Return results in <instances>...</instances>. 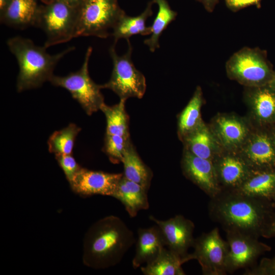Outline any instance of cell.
Masks as SVG:
<instances>
[{
    "instance_id": "obj_1",
    "label": "cell",
    "mask_w": 275,
    "mask_h": 275,
    "mask_svg": "<svg viewBox=\"0 0 275 275\" xmlns=\"http://www.w3.org/2000/svg\"><path fill=\"white\" fill-rule=\"evenodd\" d=\"M135 242L133 232L120 218L105 216L93 224L85 233L82 262L95 269L115 266Z\"/></svg>"
},
{
    "instance_id": "obj_2",
    "label": "cell",
    "mask_w": 275,
    "mask_h": 275,
    "mask_svg": "<svg viewBox=\"0 0 275 275\" xmlns=\"http://www.w3.org/2000/svg\"><path fill=\"white\" fill-rule=\"evenodd\" d=\"M211 217L228 231H238L258 238L270 214L266 200L250 197L230 190L211 198Z\"/></svg>"
},
{
    "instance_id": "obj_3",
    "label": "cell",
    "mask_w": 275,
    "mask_h": 275,
    "mask_svg": "<svg viewBox=\"0 0 275 275\" xmlns=\"http://www.w3.org/2000/svg\"><path fill=\"white\" fill-rule=\"evenodd\" d=\"M7 45L19 67L16 84L18 92L39 87L49 81L59 61L74 49L70 47L61 52L50 54L45 46H37L31 40L20 36L9 39Z\"/></svg>"
},
{
    "instance_id": "obj_4",
    "label": "cell",
    "mask_w": 275,
    "mask_h": 275,
    "mask_svg": "<svg viewBox=\"0 0 275 275\" xmlns=\"http://www.w3.org/2000/svg\"><path fill=\"white\" fill-rule=\"evenodd\" d=\"M78 9L57 0L40 7L35 26L46 35L44 46L65 43L76 38Z\"/></svg>"
},
{
    "instance_id": "obj_5",
    "label": "cell",
    "mask_w": 275,
    "mask_h": 275,
    "mask_svg": "<svg viewBox=\"0 0 275 275\" xmlns=\"http://www.w3.org/2000/svg\"><path fill=\"white\" fill-rule=\"evenodd\" d=\"M124 12L117 0H84L78 9L76 37L107 38Z\"/></svg>"
},
{
    "instance_id": "obj_6",
    "label": "cell",
    "mask_w": 275,
    "mask_h": 275,
    "mask_svg": "<svg viewBox=\"0 0 275 275\" xmlns=\"http://www.w3.org/2000/svg\"><path fill=\"white\" fill-rule=\"evenodd\" d=\"M226 69L229 77L253 87L268 85L273 73L264 50L243 47L228 60Z\"/></svg>"
},
{
    "instance_id": "obj_7",
    "label": "cell",
    "mask_w": 275,
    "mask_h": 275,
    "mask_svg": "<svg viewBox=\"0 0 275 275\" xmlns=\"http://www.w3.org/2000/svg\"><path fill=\"white\" fill-rule=\"evenodd\" d=\"M128 49L119 56L114 44L109 49L113 61V70L108 82L101 85L102 89H108L115 92L120 99L127 100L130 97L142 98L146 91V78L142 72L136 69L132 60V47L127 40Z\"/></svg>"
},
{
    "instance_id": "obj_8",
    "label": "cell",
    "mask_w": 275,
    "mask_h": 275,
    "mask_svg": "<svg viewBox=\"0 0 275 275\" xmlns=\"http://www.w3.org/2000/svg\"><path fill=\"white\" fill-rule=\"evenodd\" d=\"M92 48L89 47L80 68L66 76L53 75L49 81L54 86L67 90L81 106L88 115H91L104 103L101 93V85H97L91 78L89 73V62Z\"/></svg>"
},
{
    "instance_id": "obj_9",
    "label": "cell",
    "mask_w": 275,
    "mask_h": 275,
    "mask_svg": "<svg viewBox=\"0 0 275 275\" xmlns=\"http://www.w3.org/2000/svg\"><path fill=\"white\" fill-rule=\"evenodd\" d=\"M193 247L194 250L192 254H189V260L195 259L198 261L203 274H226L229 247L227 241L221 237L217 228L195 239Z\"/></svg>"
},
{
    "instance_id": "obj_10",
    "label": "cell",
    "mask_w": 275,
    "mask_h": 275,
    "mask_svg": "<svg viewBox=\"0 0 275 275\" xmlns=\"http://www.w3.org/2000/svg\"><path fill=\"white\" fill-rule=\"evenodd\" d=\"M229 251L226 261L227 272L251 267L258 258L271 248L257 238L235 231H228Z\"/></svg>"
},
{
    "instance_id": "obj_11",
    "label": "cell",
    "mask_w": 275,
    "mask_h": 275,
    "mask_svg": "<svg viewBox=\"0 0 275 275\" xmlns=\"http://www.w3.org/2000/svg\"><path fill=\"white\" fill-rule=\"evenodd\" d=\"M149 218L161 229L168 249L182 258L185 263L189 261L188 250L193 247L195 241L193 222L181 215L165 221L157 219L153 215Z\"/></svg>"
},
{
    "instance_id": "obj_12",
    "label": "cell",
    "mask_w": 275,
    "mask_h": 275,
    "mask_svg": "<svg viewBox=\"0 0 275 275\" xmlns=\"http://www.w3.org/2000/svg\"><path fill=\"white\" fill-rule=\"evenodd\" d=\"M123 176V173H108L81 167L69 184L73 191L82 196L113 197Z\"/></svg>"
},
{
    "instance_id": "obj_13",
    "label": "cell",
    "mask_w": 275,
    "mask_h": 275,
    "mask_svg": "<svg viewBox=\"0 0 275 275\" xmlns=\"http://www.w3.org/2000/svg\"><path fill=\"white\" fill-rule=\"evenodd\" d=\"M181 164L186 177L211 198L222 191L212 160L197 156L186 150Z\"/></svg>"
},
{
    "instance_id": "obj_14",
    "label": "cell",
    "mask_w": 275,
    "mask_h": 275,
    "mask_svg": "<svg viewBox=\"0 0 275 275\" xmlns=\"http://www.w3.org/2000/svg\"><path fill=\"white\" fill-rule=\"evenodd\" d=\"M138 235L135 255L132 260L134 269L154 260L166 246L162 231L156 225L139 228Z\"/></svg>"
},
{
    "instance_id": "obj_15",
    "label": "cell",
    "mask_w": 275,
    "mask_h": 275,
    "mask_svg": "<svg viewBox=\"0 0 275 275\" xmlns=\"http://www.w3.org/2000/svg\"><path fill=\"white\" fill-rule=\"evenodd\" d=\"M254 170H269L275 167V146L264 134L255 135L248 144L244 159Z\"/></svg>"
},
{
    "instance_id": "obj_16",
    "label": "cell",
    "mask_w": 275,
    "mask_h": 275,
    "mask_svg": "<svg viewBox=\"0 0 275 275\" xmlns=\"http://www.w3.org/2000/svg\"><path fill=\"white\" fill-rule=\"evenodd\" d=\"M40 7L37 0H9L1 21L19 29L35 26Z\"/></svg>"
},
{
    "instance_id": "obj_17",
    "label": "cell",
    "mask_w": 275,
    "mask_h": 275,
    "mask_svg": "<svg viewBox=\"0 0 275 275\" xmlns=\"http://www.w3.org/2000/svg\"><path fill=\"white\" fill-rule=\"evenodd\" d=\"M214 166L219 185L230 190L238 187L252 170L244 159L232 155L222 157Z\"/></svg>"
},
{
    "instance_id": "obj_18",
    "label": "cell",
    "mask_w": 275,
    "mask_h": 275,
    "mask_svg": "<svg viewBox=\"0 0 275 275\" xmlns=\"http://www.w3.org/2000/svg\"><path fill=\"white\" fill-rule=\"evenodd\" d=\"M147 192L142 185L123 176L113 197L123 204L131 217H134L140 210L149 208Z\"/></svg>"
},
{
    "instance_id": "obj_19",
    "label": "cell",
    "mask_w": 275,
    "mask_h": 275,
    "mask_svg": "<svg viewBox=\"0 0 275 275\" xmlns=\"http://www.w3.org/2000/svg\"><path fill=\"white\" fill-rule=\"evenodd\" d=\"M234 190L252 198L271 200L275 191V172L252 169L243 183Z\"/></svg>"
},
{
    "instance_id": "obj_20",
    "label": "cell",
    "mask_w": 275,
    "mask_h": 275,
    "mask_svg": "<svg viewBox=\"0 0 275 275\" xmlns=\"http://www.w3.org/2000/svg\"><path fill=\"white\" fill-rule=\"evenodd\" d=\"M152 1L149 2L146 9L140 15L130 16L124 12L119 18L113 29L111 35L114 39V44H116L120 39L126 40L133 35L143 36L151 35V26L146 25L147 19L153 14Z\"/></svg>"
},
{
    "instance_id": "obj_21",
    "label": "cell",
    "mask_w": 275,
    "mask_h": 275,
    "mask_svg": "<svg viewBox=\"0 0 275 275\" xmlns=\"http://www.w3.org/2000/svg\"><path fill=\"white\" fill-rule=\"evenodd\" d=\"M121 162L124 167L123 176L142 185L148 191L153 173L140 157L131 142L124 152Z\"/></svg>"
},
{
    "instance_id": "obj_22",
    "label": "cell",
    "mask_w": 275,
    "mask_h": 275,
    "mask_svg": "<svg viewBox=\"0 0 275 275\" xmlns=\"http://www.w3.org/2000/svg\"><path fill=\"white\" fill-rule=\"evenodd\" d=\"M252 88L249 97L257 118L264 123L275 121V89L268 85Z\"/></svg>"
},
{
    "instance_id": "obj_23",
    "label": "cell",
    "mask_w": 275,
    "mask_h": 275,
    "mask_svg": "<svg viewBox=\"0 0 275 275\" xmlns=\"http://www.w3.org/2000/svg\"><path fill=\"white\" fill-rule=\"evenodd\" d=\"M183 260L165 247L152 261L141 267L145 275H184Z\"/></svg>"
},
{
    "instance_id": "obj_24",
    "label": "cell",
    "mask_w": 275,
    "mask_h": 275,
    "mask_svg": "<svg viewBox=\"0 0 275 275\" xmlns=\"http://www.w3.org/2000/svg\"><path fill=\"white\" fill-rule=\"evenodd\" d=\"M186 150L193 154L212 161L214 144L210 132L202 122L182 139Z\"/></svg>"
},
{
    "instance_id": "obj_25",
    "label": "cell",
    "mask_w": 275,
    "mask_h": 275,
    "mask_svg": "<svg viewBox=\"0 0 275 275\" xmlns=\"http://www.w3.org/2000/svg\"><path fill=\"white\" fill-rule=\"evenodd\" d=\"M215 129L221 143L228 148L240 145L247 134L245 125L238 119L229 117L218 118L216 121Z\"/></svg>"
},
{
    "instance_id": "obj_26",
    "label": "cell",
    "mask_w": 275,
    "mask_h": 275,
    "mask_svg": "<svg viewBox=\"0 0 275 275\" xmlns=\"http://www.w3.org/2000/svg\"><path fill=\"white\" fill-rule=\"evenodd\" d=\"M126 100L120 99L119 102L113 106L104 103L100 110L105 116L106 133L129 137V118L125 110Z\"/></svg>"
},
{
    "instance_id": "obj_27",
    "label": "cell",
    "mask_w": 275,
    "mask_h": 275,
    "mask_svg": "<svg viewBox=\"0 0 275 275\" xmlns=\"http://www.w3.org/2000/svg\"><path fill=\"white\" fill-rule=\"evenodd\" d=\"M154 4L157 5L158 10L151 26L150 37L144 40V44L148 46L150 51L154 52L159 47V39L168 25L174 21L177 13L173 10L167 0H152Z\"/></svg>"
},
{
    "instance_id": "obj_28",
    "label": "cell",
    "mask_w": 275,
    "mask_h": 275,
    "mask_svg": "<svg viewBox=\"0 0 275 275\" xmlns=\"http://www.w3.org/2000/svg\"><path fill=\"white\" fill-rule=\"evenodd\" d=\"M202 102V90L200 87H198L178 118V133L182 139L202 123L200 110Z\"/></svg>"
},
{
    "instance_id": "obj_29",
    "label": "cell",
    "mask_w": 275,
    "mask_h": 275,
    "mask_svg": "<svg viewBox=\"0 0 275 275\" xmlns=\"http://www.w3.org/2000/svg\"><path fill=\"white\" fill-rule=\"evenodd\" d=\"M80 127L73 123L54 132L48 139L47 144L50 153L56 154H71L74 141L80 131Z\"/></svg>"
},
{
    "instance_id": "obj_30",
    "label": "cell",
    "mask_w": 275,
    "mask_h": 275,
    "mask_svg": "<svg viewBox=\"0 0 275 275\" xmlns=\"http://www.w3.org/2000/svg\"><path fill=\"white\" fill-rule=\"evenodd\" d=\"M130 136L105 134L104 152L113 163L122 162L124 152L130 142Z\"/></svg>"
},
{
    "instance_id": "obj_31",
    "label": "cell",
    "mask_w": 275,
    "mask_h": 275,
    "mask_svg": "<svg viewBox=\"0 0 275 275\" xmlns=\"http://www.w3.org/2000/svg\"><path fill=\"white\" fill-rule=\"evenodd\" d=\"M55 157L69 183L71 182L81 167L71 154H56Z\"/></svg>"
},
{
    "instance_id": "obj_32",
    "label": "cell",
    "mask_w": 275,
    "mask_h": 275,
    "mask_svg": "<svg viewBox=\"0 0 275 275\" xmlns=\"http://www.w3.org/2000/svg\"><path fill=\"white\" fill-rule=\"evenodd\" d=\"M247 275H275V256L271 259L263 258L259 265L246 269Z\"/></svg>"
},
{
    "instance_id": "obj_33",
    "label": "cell",
    "mask_w": 275,
    "mask_h": 275,
    "mask_svg": "<svg viewBox=\"0 0 275 275\" xmlns=\"http://www.w3.org/2000/svg\"><path fill=\"white\" fill-rule=\"evenodd\" d=\"M227 7L233 12H237L251 6L261 7V0H224Z\"/></svg>"
},
{
    "instance_id": "obj_34",
    "label": "cell",
    "mask_w": 275,
    "mask_h": 275,
    "mask_svg": "<svg viewBox=\"0 0 275 275\" xmlns=\"http://www.w3.org/2000/svg\"><path fill=\"white\" fill-rule=\"evenodd\" d=\"M261 236L266 237H275V212L270 213Z\"/></svg>"
},
{
    "instance_id": "obj_35",
    "label": "cell",
    "mask_w": 275,
    "mask_h": 275,
    "mask_svg": "<svg viewBox=\"0 0 275 275\" xmlns=\"http://www.w3.org/2000/svg\"><path fill=\"white\" fill-rule=\"evenodd\" d=\"M201 3L204 6L205 9L209 12H212L218 3V0H196Z\"/></svg>"
},
{
    "instance_id": "obj_36",
    "label": "cell",
    "mask_w": 275,
    "mask_h": 275,
    "mask_svg": "<svg viewBox=\"0 0 275 275\" xmlns=\"http://www.w3.org/2000/svg\"><path fill=\"white\" fill-rule=\"evenodd\" d=\"M62 2L69 6L76 9H79L84 0H57Z\"/></svg>"
},
{
    "instance_id": "obj_37",
    "label": "cell",
    "mask_w": 275,
    "mask_h": 275,
    "mask_svg": "<svg viewBox=\"0 0 275 275\" xmlns=\"http://www.w3.org/2000/svg\"><path fill=\"white\" fill-rule=\"evenodd\" d=\"M9 0H0V13L1 14L4 12Z\"/></svg>"
},
{
    "instance_id": "obj_38",
    "label": "cell",
    "mask_w": 275,
    "mask_h": 275,
    "mask_svg": "<svg viewBox=\"0 0 275 275\" xmlns=\"http://www.w3.org/2000/svg\"><path fill=\"white\" fill-rule=\"evenodd\" d=\"M268 85L271 88L275 89V72H274L272 78Z\"/></svg>"
},
{
    "instance_id": "obj_39",
    "label": "cell",
    "mask_w": 275,
    "mask_h": 275,
    "mask_svg": "<svg viewBox=\"0 0 275 275\" xmlns=\"http://www.w3.org/2000/svg\"><path fill=\"white\" fill-rule=\"evenodd\" d=\"M272 142L275 146V131L273 133Z\"/></svg>"
},
{
    "instance_id": "obj_40",
    "label": "cell",
    "mask_w": 275,
    "mask_h": 275,
    "mask_svg": "<svg viewBox=\"0 0 275 275\" xmlns=\"http://www.w3.org/2000/svg\"><path fill=\"white\" fill-rule=\"evenodd\" d=\"M271 200H273L275 203V191L274 193V194H273V195L272 196V198Z\"/></svg>"
},
{
    "instance_id": "obj_41",
    "label": "cell",
    "mask_w": 275,
    "mask_h": 275,
    "mask_svg": "<svg viewBox=\"0 0 275 275\" xmlns=\"http://www.w3.org/2000/svg\"><path fill=\"white\" fill-rule=\"evenodd\" d=\"M44 1H46L47 2H48V3H49V2H51V1H52V0H44Z\"/></svg>"
}]
</instances>
